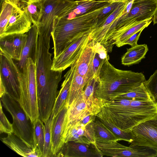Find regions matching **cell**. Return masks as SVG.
<instances>
[{
	"instance_id": "6da1fadb",
	"label": "cell",
	"mask_w": 157,
	"mask_h": 157,
	"mask_svg": "<svg viewBox=\"0 0 157 157\" xmlns=\"http://www.w3.org/2000/svg\"><path fill=\"white\" fill-rule=\"evenodd\" d=\"M51 37L39 34L36 63L39 118L44 124L52 114L62 72L52 69Z\"/></svg>"
},
{
	"instance_id": "7a4b0ae2",
	"label": "cell",
	"mask_w": 157,
	"mask_h": 157,
	"mask_svg": "<svg viewBox=\"0 0 157 157\" xmlns=\"http://www.w3.org/2000/svg\"><path fill=\"white\" fill-rule=\"evenodd\" d=\"M107 6L69 20H60L55 16L51 33L53 43V58L57 57L76 39L91 33L97 24L99 14Z\"/></svg>"
},
{
	"instance_id": "3957f363",
	"label": "cell",
	"mask_w": 157,
	"mask_h": 157,
	"mask_svg": "<svg viewBox=\"0 0 157 157\" xmlns=\"http://www.w3.org/2000/svg\"><path fill=\"white\" fill-rule=\"evenodd\" d=\"M109 60L102 66L95 91V96L104 105L110 95L125 92L146 81L142 73L117 69Z\"/></svg>"
},
{
	"instance_id": "277c9868",
	"label": "cell",
	"mask_w": 157,
	"mask_h": 157,
	"mask_svg": "<svg viewBox=\"0 0 157 157\" xmlns=\"http://www.w3.org/2000/svg\"><path fill=\"white\" fill-rule=\"evenodd\" d=\"M20 73V95L19 102L33 123L39 118L36 64L29 58Z\"/></svg>"
},
{
	"instance_id": "5b68a950",
	"label": "cell",
	"mask_w": 157,
	"mask_h": 157,
	"mask_svg": "<svg viewBox=\"0 0 157 157\" xmlns=\"http://www.w3.org/2000/svg\"><path fill=\"white\" fill-rule=\"evenodd\" d=\"M2 107L13 119V133L28 144L35 146L33 140V124L29 119L19 101L7 94L0 98Z\"/></svg>"
},
{
	"instance_id": "8992f818",
	"label": "cell",
	"mask_w": 157,
	"mask_h": 157,
	"mask_svg": "<svg viewBox=\"0 0 157 157\" xmlns=\"http://www.w3.org/2000/svg\"><path fill=\"white\" fill-rule=\"evenodd\" d=\"M157 10V0H134L129 12L116 20L112 28L114 33L121 28L152 19Z\"/></svg>"
},
{
	"instance_id": "52a82bcc",
	"label": "cell",
	"mask_w": 157,
	"mask_h": 157,
	"mask_svg": "<svg viewBox=\"0 0 157 157\" xmlns=\"http://www.w3.org/2000/svg\"><path fill=\"white\" fill-rule=\"evenodd\" d=\"M0 80L4 85L6 94L19 101L20 95V71L12 58L1 50Z\"/></svg>"
},
{
	"instance_id": "ba28073f",
	"label": "cell",
	"mask_w": 157,
	"mask_h": 157,
	"mask_svg": "<svg viewBox=\"0 0 157 157\" xmlns=\"http://www.w3.org/2000/svg\"><path fill=\"white\" fill-rule=\"evenodd\" d=\"M41 13L37 26L39 34L51 35L55 17L69 8L73 0H42Z\"/></svg>"
},
{
	"instance_id": "9c48e42d",
	"label": "cell",
	"mask_w": 157,
	"mask_h": 157,
	"mask_svg": "<svg viewBox=\"0 0 157 157\" xmlns=\"http://www.w3.org/2000/svg\"><path fill=\"white\" fill-rule=\"evenodd\" d=\"M91 33L76 39L57 57L53 58L52 69L62 72L71 67L91 40Z\"/></svg>"
},
{
	"instance_id": "30bf717a",
	"label": "cell",
	"mask_w": 157,
	"mask_h": 157,
	"mask_svg": "<svg viewBox=\"0 0 157 157\" xmlns=\"http://www.w3.org/2000/svg\"><path fill=\"white\" fill-rule=\"evenodd\" d=\"M131 132L133 140L130 146L144 147L157 151V115L134 127Z\"/></svg>"
},
{
	"instance_id": "8fae6325",
	"label": "cell",
	"mask_w": 157,
	"mask_h": 157,
	"mask_svg": "<svg viewBox=\"0 0 157 157\" xmlns=\"http://www.w3.org/2000/svg\"><path fill=\"white\" fill-rule=\"evenodd\" d=\"M128 1V0H126L103 23L95 26L91 33V40L94 43H100L104 46L108 52L111 26L116 19L124 14Z\"/></svg>"
},
{
	"instance_id": "7c38bea8",
	"label": "cell",
	"mask_w": 157,
	"mask_h": 157,
	"mask_svg": "<svg viewBox=\"0 0 157 157\" xmlns=\"http://www.w3.org/2000/svg\"><path fill=\"white\" fill-rule=\"evenodd\" d=\"M112 0H78L68 9L58 16V19L69 20L76 17L87 13L101 7L107 6Z\"/></svg>"
},
{
	"instance_id": "4fadbf2b",
	"label": "cell",
	"mask_w": 157,
	"mask_h": 157,
	"mask_svg": "<svg viewBox=\"0 0 157 157\" xmlns=\"http://www.w3.org/2000/svg\"><path fill=\"white\" fill-rule=\"evenodd\" d=\"M94 122L84 124L80 121L71 126L64 132V144L70 141L87 144L95 143Z\"/></svg>"
},
{
	"instance_id": "5bb4252c",
	"label": "cell",
	"mask_w": 157,
	"mask_h": 157,
	"mask_svg": "<svg viewBox=\"0 0 157 157\" xmlns=\"http://www.w3.org/2000/svg\"><path fill=\"white\" fill-rule=\"evenodd\" d=\"M96 144L70 141L65 143L58 157H102Z\"/></svg>"
},
{
	"instance_id": "9a60e30c",
	"label": "cell",
	"mask_w": 157,
	"mask_h": 157,
	"mask_svg": "<svg viewBox=\"0 0 157 157\" xmlns=\"http://www.w3.org/2000/svg\"><path fill=\"white\" fill-rule=\"evenodd\" d=\"M68 106L66 104L54 118L52 129V151L53 157H58L64 144L63 135Z\"/></svg>"
},
{
	"instance_id": "2e32d148",
	"label": "cell",
	"mask_w": 157,
	"mask_h": 157,
	"mask_svg": "<svg viewBox=\"0 0 157 157\" xmlns=\"http://www.w3.org/2000/svg\"><path fill=\"white\" fill-rule=\"evenodd\" d=\"M32 23L25 13L20 8L18 0L13 7L12 13L2 37L14 34H25L30 29Z\"/></svg>"
},
{
	"instance_id": "e0dca14e",
	"label": "cell",
	"mask_w": 157,
	"mask_h": 157,
	"mask_svg": "<svg viewBox=\"0 0 157 157\" xmlns=\"http://www.w3.org/2000/svg\"><path fill=\"white\" fill-rule=\"evenodd\" d=\"M94 42L90 41L84 50L71 67L76 73L88 82L94 78L93 61L95 52Z\"/></svg>"
},
{
	"instance_id": "ac0fdd59",
	"label": "cell",
	"mask_w": 157,
	"mask_h": 157,
	"mask_svg": "<svg viewBox=\"0 0 157 157\" xmlns=\"http://www.w3.org/2000/svg\"><path fill=\"white\" fill-rule=\"evenodd\" d=\"M27 35L14 34L0 37V49L12 58L20 60L23 49L27 40Z\"/></svg>"
},
{
	"instance_id": "d6986e66",
	"label": "cell",
	"mask_w": 157,
	"mask_h": 157,
	"mask_svg": "<svg viewBox=\"0 0 157 157\" xmlns=\"http://www.w3.org/2000/svg\"><path fill=\"white\" fill-rule=\"evenodd\" d=\"M90 114H94L85 98L83 91L68 106L64 132L71 126Z\"/></svg>"
},
{
	"instance_id": "ffe728a7",
	"label": "cell",
	"mask_w": 157,
	"mask_h": 157,
	"mask_svg": "<svg viewBox=\"0 0 157 157\" xmlns=\"http://www.w3.org/2000/svg\"><path fill=\"white\" fill-rule=\"evenodd\" d=\"M27 40L23 49L20 60L16 64L20 72L22 71L29 58H31L36 63L37 52V44L39 32L37 25L33 24L29 30L26 33Z\"/></svg>"
},
{
	"instance_id": "44dd1931",
	"label": "cell",
	"mask_w": 157,
	"mask_h": 157,
	"mask_svg": "<svg viewBox=\"0 0 157 157\" xmlns=\"http://www.w3.org/2000/svg\"><path fill=\"white\" fill-rule=\"evenodd\" d=\"M5 145L17 154L25 157H42V154L37 147L25 142L14 133L1 138Z\"/></svg>"
},
{
	"instance_id": "7402d4cb",
	"label": "cell",
	"mask_w": 157,
	"mask_h": 157,
	"mask_svg": "<svg viewBox=\"0 0 157 157\" xmlns=\"http://www.w3.org/2000/svg\"><path fill=\"white\" fill-rule=\"evenodd\" d=\"M98 118L108 127L120 139L131 143L133 135L130 130H123L119 128L115 122L107 107L104 105L101 111L97 115Z\"/></svg>"
},
{
	"instance_id": "603a6c76",
	"label": "cell",
	"mask_w": 157,
	"mask_h": 157,
	"mask_svg": "<svg viewBox=\"0 0 157 157\" xmlns=\"http://www.w3.org/2000/svg\"><path fill=\"white\" fill-rule=\"evenodd\" d=\"M153 19L147 20L137 24L128 26L117 30L113 34L110 41L112 48L114 45L117 47H121L122 43L125 40L137 32L144 29L151 23Z\"/></svg>"
},
{
	"instance_id": "cb8c5ba5",
	"label": "cell",
	"mask_w": 157,
	"mask_h": 157,
	"mask_svg": "<svg viewBox=\"0 0 157 157\" xmlns=\"http://www.w3.org/2000/svg\"><path fill=\"white\" fill-rule=\"evenodd\" d=\"M115 141L104 143L96 142V145L102 155L116 157H132V147L122 145Z\"/></svg>"
},
{
	"instance_id": "d4e9b609",
	"label": "cell",
	"mask_w": 157,
	"mask_h": 157,
	"mask_svg": "<svg viewBox=\"0 0 157 157\" xmlns=\"http://www.w3.org/2000/svg\"><path fill=\"white\" fill-rule=\"evenodd\" d=\"M71 76V70L70 68L64 76V80L62 84L61 88L59 92L53 106L52 114L54 118L56 117L66 104L69 92Z\"/></svg>"
},
{
	"instance_id": "484cf974",
	"label": "cell",
	"mask_w": 157,
	"mask_h": 157,
	"mask_svg": "<svg viewBox=\"0 0 157 157\" xmlns=\"http://www.w3.org/2000/svg\"><path fill=\"white\" fill-rule=\"evenodd\" d=\"M148 49L146 44H137L127 49L121 58L122 64L130 66L139 63L144 59Z\"/></svg>"
},
{
	"instance_id": "4316f807",
	"label": "cell",
	"mask_w": 157,
	"mask_h": 157,
	"mask_svg": "<svg viewBox=\"0 0 157 157\" xmlns=\"http://www.w3.org/2000/svg\"><path fill=\"white\" fill-rule=\"evenodd\" d=\"M98 82L94 78L88 81L83 90L85 98L95 115L101 111L104 104L95 95V91Z\"/></svg>"
},
{
	"instance_id": "83f0119b",
	"label": "cell",
	"mask_w": 157,
	"mask_h": 157,
	"mask_svg": "<svg viewBox=\"0 0 157 157\" xmlns=\"http://www.w3.org/2000/svg\"><path fill=\"white\" fill-rule=\"evenodd\" d=\"M116 99L153 100L144 83L135 87L125 92L111 95L109 97V100Z\"/></svg>"
},
{
	"instance_id": "f1b7e54d",
	"label": "cell",
	"mask_w": 157,
	"mask_h": 157,
	"mask_svg": "<svg viewBox=\"0 0 157 157\" xmlns=\"http://www.w3.org/2000/svg\"><path fill=\"white\" fill-rule=\"evenodd\" d=\"M20 8L33 24L37 25L41 12L42 0H18Z\"/></svg>"
},
{
	"instance_id": "f546056e",
	"label": "cell",
	"mask_w": 157,
	"mask_h": 157,
	"mask_svg": "<svg viewBox=\"0 0 157 157\" xmlns=\"http://www.w3.org/2000/svg\"><path fill=\"white\" fill-rule=\"evenodd\" d=\"M71 76L70 86L66 104L69 106L83 91L87 81L82 76L75 72L71 67Z\"/></svg>"
},
{
	"instance_id": "4dcf8cb0",
	"label": "cell",
	"mask_w": 157,
	"mask_h": 157,
	"mask_svg": "<svg viewBox=\"0 0 157 157\" xmlns=\"http://www.w3.org/2000/svg\"><path fill=\"white\" fill-rule=\"evenodd\" d=\"M96 142L108 143L120 140L115 134L100 121L94 122Z\"/></svg>"
},
{
	"instance_id": "1f68e13d",
	"label": "cell",
	"mask_w": 157,
	"mask_h": 157,
	"mask_svg": "<svg viewBox=\"0 0 157 157\" xmlns=\"http://www.w3.org/2000/svg\"><path fill=\"white\" fill-rule=\"evenodd\" d=\"M0 37L3 34L6 26L18 0H1Z\"/></svg>"
},
{
	"instance_id": "d6a6232c",
	"label": "cell",
	"mask_w": 157,
	"mask_h": 157,
	"mask_svg": "<svg viewBox=\"0 0 157 157\" xmlns=\"http://www.w3.org/2000/svg\"><path fill=\"white\" fill-rule=\"evenodd\" d=\"M33 124L34 144L38 147L42 155L44 144L45 126L43 122L39 118Z\"/></svg>"
},
{
	"instance_id": "836d02e7",
	"label": "cell",
	"mask_w": 157,
	"mask_h": 157,
	"mask_svg": "<svg viewBox=\"0 0 157 157\" xmlns=\"http://www.w3.org/2000/svg\"><path fill=\"white\" fill-rule=\"evenodd\" d=\"M54 117L52 114L50 118L44 124L45 135L44 147L42 157H53L52 151V129Z\"/></svg>"
},
{
	"instance_id": "e575fe53",
	"label": "cell",
	"mask_w": 157,
	"mask_h": 157,
	"mask_svg": "<svg viewBox=\"0 0 157 157\" xmlns=\"http://www.w3.org/2000/svg\"><path fill=\"white\" fill-rule=\"evenodd\" d=\"M126 0H112L110 3L103 9L98 17V21L95 26L103 23L111 14Z\"/></svg>"
},
{
	"instance_id": "d590c367",
	"label": "cell",
	"mask_w": 157,
	"mask_h": 157,
	"mask_svg": "<svg viewBox=\"0 0 157 157\" xmlns=\"http://www.w3.org/2000/svg\"><path fill=\"white\" fill-rule=\"evenodd\" d=\"M144 84L152 100L157 104V70Z\"/></svg>"
},
{
	"instance_id": "8d00e7d4",
	"label": "cell",
	"mask_w": 157,
	"mask_h": 157,
	"mask_svg": "<svg viewBox=\"0 0 157 157\" xmlns=\"http://www.w3.org/2000/svg\"><path fill=\"white\" fill-rule=\"evenodd\" d=\"M0 133L10 134L13 133L12 124H11L5 116L2 110V106L0 102Z\"/></svg>"
},
{
	"instance_id": "74e56055",
	"label": "cell",
	"mask_w": 157,
	"mask_h": 157,
	"mask_svg": "<svg viewBox=\"0 0 157 157\" xmlns=\"http://www.w3.org/2000/svg\"><path fill=\"white\" fill-rule=\"evenodd\" d=\"M105 60L101 59L98 53L95 52L93 61V71L94 78L98 82L101 69Z\"/></svg>"
},
{
	"instance_id": "f35d334b",
	"label": "cell",
	"mask_w": 157,
	"mask_h": 157,
	"mask_svg": "<svg viewBox=\"0 0 157 157\" xmlns=\"http://www.w3.org/2000/svg\"><path fill=\"white\" fill-rule=\"evenodd\" d=\"M93 47L94 51L98 53L100 57L103 60L109 59L108 52L104 46L99 42L94 43Z\"/></svg>"
},
{
	"instance_id": "ab89813d",
	"label": "cell",
	"mask_w": 157,
	"mask_h": 157,
	"mask_svg": "<svg viewBox=\"0 0 157 157\" xmlns=\"http://www.w3.org/2000/svg\"><path fill=\"white\" fill-rule=\"evenodd\" d=\"M143 30H140L136 33L123 42L121 47L125 45H129L131 47L137 45L138 40Z\"/></svg>"
},
{
	"instance_id": "60d3db41",
	"label": "cell",
	"mask_w": 157,
	"mask_h": 157,
	"mask_svg": "<svg viewBox=\"0 0 157 157\" xmlns=\"http://www.w3.org/2000/svg\"><path fill=\"white\" fill-rule=\"evenodd\" d=\"M0 97L1 98L2 96L6 93V89L2 81L0 80Z\"/></svg>"
},
{
	"instance_id": "b9f144b4",
	"label": "cell",
	"mask_w": 157,
	"mask_h": 157,
	"mask_svg": "<svg viewBox=\"0 0 157 157\" xmlns=\"http://www.w3.org/2000/svg\"><path fill=\"white\" fill-rule=\"evenodd\" d=\"M153 21L154 25L157 23V10L153 18Z\"/></svg>"
}]
</instances>
